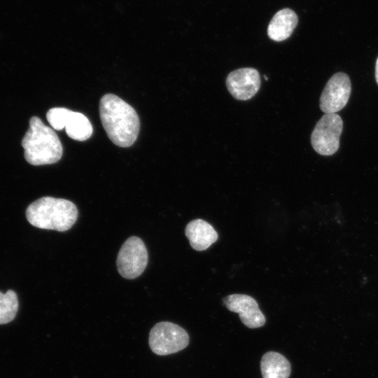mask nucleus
Masks as SVG:
<instances>
[{
	"mask_svg": "<svg viewBox=\"0 0 378 378\" xmlns=\"http://www.w3.org/2000/svg\"><path fill=\"white\" fill-rule=\"evenodd\" d=\"M66 134L76 141H85L92 134V126L88 118L81 113L69 110L66 122Z\"/></svg>",
	"mask_w": 378,
	"mask_h": 378,
	"instance_id": "13",
	"label": "nucleus"
},
{
	"mask_svg": "<svg viewBox=\"0 0 378 378\" xmlns=\"http://www.w3.org/2000/svg\"><path fill=\"white\" fill-rule=\"evenodd\" d=\"M188 343L189 336L186 330L172 322H159L149 333V346L154 354L159 356L178 352L185 349Z\"/></svg>",
	"mask_w": 378,
	"mask_h": 378,
	"instance_id": "4",
	"label": "nucleus"
},
{
	"mask_svg": "<svg viewBox=\"0 0 378 378\" xmlns=\"http://www.w3.org/2000/svg\"><path fill=\"white\" fill-rule=\"evenodd\" d=\"M99 115L110 140L127 148L136 140L140 122L136 111L113 94L104 95L99 102Z\"/></svg>",
	"mask_w": 378,
	"mask_h": 378,
	"instance_id": "1",
	"label": "nucleus"
},
{
	"mask_svg": "<svg viewBox=\"0 0 378 378\" xmlns=\"http://www.w3.org/2000/svg\"><path fill=\"white\" fill-rule=\"evenodd\" d=\"M148 264V251L138 237H129L121 246L116 265L119 274L127 279L140 276Z\"/></svg>",
	"mask_w": 378,
	"mask_h": 378,
	"instance_id": "6",
	"label": "nucleus"
},
{
	"mask_svg": "<svg viewBox=\"0 0 378 378\" xmlns=\"http://www.w3.org/2000/svg\"><path fill=\"white\" fill-rule=\"evenodd\" d=\"M343 122L336 113H326L318 121L311 134L314 150L322 155L334 154L340 146Z\"/></svg>",
	"mask_w": 378,
	"mask_h": 378,
	"instance_id": "5",
	"label": "nucleus"
},
{
	"mask_svg": "<svg viewBox=\"0 0 378 378\" xmlns=\"http://www.w3.org/2000/svg\"><path fill=\"white\" fill-rule=\"evenodd\" d=\"M18 309V300L15 292L8 290L3 293L0 291V324L10 322L15 318Z\"/></svg>",
	"mask_w": 378,
	"mask_h": 378,
	"instance_id": "14",
	"label": "nucleus"
},
{
	"mask_svg": "<svg viewBox=\"0 0 378 378\" xmlns=\"http://www.w3.org/2000/svg\"><path fill=\"white\" fill-rule=\"evenodd\" d=\"M375 78H376V81L378 84V57H377V62H376V65H375Z\"/></svg>",
	"mask_w": 378,
	"mask_h": 378,
	"instance_id": "16",
	"label": "nucleus"
},
{
	"mask_svg": "<svg viewBox=\"0 0 378 378\" xmlns=\"http://www.w3.org/2000/svg\"><path fill=\"white\" fill-rule=\"evenodd\" d=\"M26 217L31 225L38 228L64 232L76 223L78 209L69 200L43 197L29 205Z\"/></svg>",
	"mask_w": 378,
	"mask_h": 378,
	"instance_id": "2",
	"label": "nucleus"
},
{
	"mask_svg": "<svg viewBox=\"0 0 378 378\" xmlns=\"http://www.w3.org/2000/svg\"><path fill=\"white\" fill-rule=\"evenodd\" d=\"M24 158L32 165L50 164L58 162L62 155V146L55 132L33 116L22 140Z\"/></svg>",
	"mask_w": 378,
	"mask_h": 378,
	"instance_id": "3",
	"label": "nucleus"
},
{
	"mask_svg": "<svg viewBox=\"0 0 378 378\" xmlns=\"http://www.w3.org/2000/svg\"><path fill=\"white\" fill-rule=\"evenodd\" d=\"M69 109L63 107L50 108L46 118L50 126L55 130H61L65 127V122Z\"/></svg>",
	"mask_w": 378,
	"mask_h": 378,
	"instance_id": "15",
	"label": "nucleus"
},
{
	"mask_svg": "<svg viewBox=\"0 0 378 378\" xmlns=\"http://www.w3.org/2000/svg\"><path fill=\"white\" fill-rule=\"evenodd\" d=\"M260 370L263 378H288L291 367L284 356L278 352L268 351L262 357Z\"/></svg>",
	"mask_w": 378,
	"mask_h": 378,
	"instance_id": "12",
	"label": "nucleus"
},
{
	"mask_svg": "<svg viewBox=\"0 0 378 378\" xmlns=\"http://www.w3.org/2000/svg\"><path fill=\"white\" fill-rule=\"evenodd\" d=\"M351 82L344 73H337L326 83L320 98V108L325 113H335L348 102Z\"/></svg>",
	"mask_w": 378,
	"mask_h": 378,
	"instance_id": "7",
	"label": "nucleus"
},
{
	"mask_svg": "<svg viewBox=\"0 0 378 378\" xmlns=\"http://www.w3.org/2000/svg\"><path fill=\"white\" fill-rule=\"evenodd\" d=\"M223 302L228 310L239 314L242 323L248 328H257L265 323V317L253 298L244 294H232L225 297Z\"/></svg>",
	"mask_w": 378,
	"mask_h": 378,
	"instance_id": "9",
	"label": "nucleus"
},
{
	"mask_svg": "<svg viewBox=\"0 0 378 378\" xmlns=\"http://www.w3.org/2000/svg\"><path fill=\"white\" fill-rule=\"evenodd\" d=\"M298 22L295 13L290 8L278 11L267 27V35L274 41H282L293 33Z\"/></svg>",
	"mask_w": 378,
	"mask_h": 378,
	"instance_id": "11",
	"label": "nucleus"
},
{
	"mask_svg": "<svg viewBox=\"0 0 378 378\" xmlns=\"http://www.w3.org/2000/svg\"><path fill=\"white\" fill-rule=\"evenodd\" d=\"M185 233L191 247L198 251L207 249L218 237L214 228L202 219H195L188 223Z\"/></svg>",
	"mask_w": 378,
	"mask_h": 378,
	"instance_id": "10",
	"label": "nucleus"
},
{
	"mask_svg": "<svg viewBox=\"0 0 378 378\" xmlns=\"http://www.w3.org/2000/svg\"><path fill=\"white\" fill-rule=\"evenodd\" d=\"M226 86L230 94L237 100L251 99L260 87L259 72L253 68H240L230 72L226 78Z\"/></svg>",
	"mask_w": 378,
	"mask_h": 378,
	"instance_id": "8",
	"label": "nucleus"
}]
</instances>
